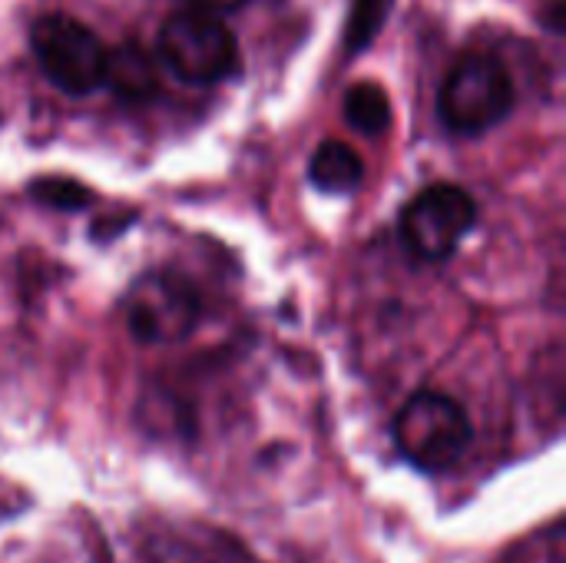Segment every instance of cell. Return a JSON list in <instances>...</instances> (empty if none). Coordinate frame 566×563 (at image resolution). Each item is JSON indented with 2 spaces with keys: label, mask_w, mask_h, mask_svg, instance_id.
I'll list each match as a JSON object with an SVG mask.
<instances>
[{
  "label": "cell",
  "mask_w": 566,
  "mask_h": 563,
  "mask_svg": "<svg viewBox=\"0 0 566 563\" xmlns=\"http://www.w3.org/2000/svg\"><path fill=\"white\" fill-rule=\"evenodd\" d=\"M514 110V80L501 56L468 50L448 70L438 96L441 123L458 136H481Z\"/></svg>",
  "instance_id": "cell-1"
},
{
  "label": "cell",
  "mask_w": 566,
  "mask_h": 563,
  "mask_svg": "<svg viewBox=\"0 0 566 563\" xmlns=\"http://www.w3.org/2000/svg\"><path fill=\"white\" fill-rule=\"evenodd\" d=\"M474 425L461 402L444 392H418L395 418V445L424 475L451 471L471 448Z\"/></svg>",
  "instance_id": "cell-2"
},
{
  "label": "cell",
  "mask_w": 566,
  "mask_h": 563,
  "mask_svg": "<svg viewBox=\"0 0 566 563\" xmlns=\"http://www.w3.org/2000/svg\"><path fill=\"white\" fill-rule=\"evenodd\" d=\"M163 63L192 86H212L239 70V43L229 23L209 10H176L159 27Z\"/></svg>",
  "instance_id": "cell-3"
},
{
  "label": "cell",
  "mask_w": 566,
  "mask_h": 563,
  "mask_svg": "<svg viewBox=\"0 0 566 563\" xmlns=\"http://www.w3.org/2000/svg\"><path fill=\"white\" fill-rule=\"evenodd\" d=\"M30 50L56 90L70 96H86L103 86L106 46L76 17L66 13L40 17L30 30Z\"/></svg>",
  "instance_id": "cell-4"
},
{
  "label": "cell",
  "mask_w": 566,
  "mask_h": 563,
  "mask_svg": "<svg viewBox=\"0 0 566 563\" xmlns=\"http://www.w3.org/2000/svg\"><path fill=\"white\" fill-rule=\"evenodd\" d=\"M478 222V202L454 183H434L421 189L401 209V242L418 262H444L458 252L464 236Z\"/></svg>",
  "instance_id": "cell-5"
},
{
  "label": "cell",
  "mask_w": 566,
  "mask_h": 563,
  "mask_svg": "<svg viewBox=\"0 0 566 563\" xmlns=\"http://www.w3.org/2000/svg\"><path fill=\"white\" fill-rule=\"evenodd\" d=\"M126 325L143 345H176L199 325V295L176 272H146L126 295Z\"/></svg>",
  "instance_id": "cell-6"
},
{
  "label": "cell",
  "mask_w": 566,
  "mask_h": 563,
  "mask_svg": "<svg viewBox=\"0 0 566 563\" xmlns=\"http://www.w3.org/2000/svg\"><path fill=\"white\" fill-rule=\"evenodd\" d=\"M143 551L149 563H249L235 538L206 524H163Z\"/></svg>",
  "instance_id": "cell-7"
},
{
  "label": "cell",
  "mask_w": 566,
  "mask_h": 563,
  "mask_svg": "<svg viewBox=\"0 0 566 563\" xmlns=\"http://www.w3.org/2000/svg\"><path fill=\"white\" fill-rule=\"evenodd\" d=\"M103 86H109L126 103H146L159 93V70L143 46L123 43L116 50H106Z\"/></svg>",
  "instance_id": "cell-8"
},
{
  "label": "cell",
  "mask_w": 566,
  "mask_h": 563,
  "mask_svg": "<svg viewBox=\"0 0 566 563\" xmlns=\"http://www.w3.org/2000/svg\"><path fill=\"white\" fill-rule=\"evenodd\" d=\"M308 179L315 189L322 192H332V196H345V192H355L365 179V163L361 156L342 143V139H325L312 159H308Z\"/></svg>",
  "instance_id": "cell-9"
},
{
  "label": "cell",
  "mask_w": 566,
  "mask_h": 563,
  "mask_svg": "<svg viewBox=\"0 0 566 563\" xmlns=\"http://www.w3.org/2000/svg\"><path fill=\"white\" fill-rule=\"evenodd\" d=\"M345 119H348L352 129H358L365 136H381L391 126V100H388V93L371 80L355 83L345 93Z\"/></svg>",
  "instance_id": "cell-10"
},
{
  "label": "cell",
  "mask_w": 566,
  "mask_h": 563,
  "mask_svg": "<svg viewBox=\"0 0 566 563\" xmlns=\"http://www.w3.org/2000/svg\"><path fill=\"white\" fill-rule=\"evenodd\" d=\"M391 3L395 0H352L348 23H345V50L348 53L368 50V43L381 33Z\"/></svg>",
  "instance_id": "cell-11"
},
{
  "label": "cell",
  "mask_w": 566,
  "mask_h": 563,
  "mask_svg": "<svg viewBox=\"0 0 566 563\" xmlns=\"http://www.w3.org/2000/svg\"><path fill=\"white\" fill-rule=\"evenodd\" d=\"M30 196L40 199L43 206L50 209H63V212H73V209H83L93 192L76 183V179H66V176H43L36 183H30Z\"/></svg>",
  "instance_id": "cell-12"
},
{
  "label": "cell",
  "mask_w": 566,
  "mask_h": 563,
  "mask_svg": "<svg viewBox=\"0 0 566 563\" xmlns=\"http://www.w3.org/2000/svg\"><path fill=\"white\" fill-rule=\"evenodd\" d=\"M245 0H189V7H196V10H209V13H229V10H239Z\"/></svg>",
  "instance_id": "cell-13"
}]
</instances>
